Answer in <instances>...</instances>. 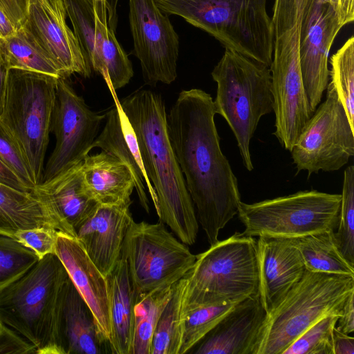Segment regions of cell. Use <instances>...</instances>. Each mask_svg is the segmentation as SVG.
I'll return each instance as SVG.
<instances>
[{"label": "cell", "instance_id": "7bdbcfd3", "mask_svg": "<svg viewBox=\"0 0 354 354\" xmlns=\"http://www.w3.org/2000/svg\"><path fill=\"white\" fill-rule=\"evenodd\" d=\"M333 354H354V338L334 327L332 333Z\"/></svg>", "mask_w": 354, "mask_h": 354}, {"label": "cell", "instance_id": "7a4b0ae2", "mask_svg": "<svg viewBox=\"0 0 354 354\" xmlns=\"http://www.w3.org/2000/svg\"><path fill=\"white\" fill-rule=\"evenodd\" d=\"M119 104L136 134L145 172L156 194L159 220L183 243L194 244L198 222L168 137L162 97L140 89Z\"/></svg>", "mask_w": 354, "mask_h": 354}, {"label": "cell", "instance_id": "4fadbf2b", "mask_svg": "<svg viewBox=\"0 0 354 354\" xmlns=\"http://www.w3.org/2000/svg\"><path fill=\"white\" fill-rule=\"evenodd\" d=\"M129 24L135 55L145 82L170 84L177 77L180 41L169 15L154 0H129Z\"/></svg>", "mask_w": 354, "mask_h": 354}, {"label": "cell", "instance_id": "bcb514c9", "mask_svg": "<svg viewBox=\"0 0 354 354\" xmlns=\"http://www.w3.org/2000/svg\"><path fill=\"white\" fill-rule=\"evenodd\" d=\"M15 31L16 29L13 24L7 15L0 8V38H6L14 34Z\"/></svg>", "mask_w": 354, "mask_h": 354}, {"label": "cell", "instance_id": "8fae6325", "mask_svg": "<svg viewBox=\"0 0 354 354\" xmlns=\"http://www.w3.org/2000/svg\"><path fill=\"white\" fill-rule=\"evenodd\" d=\"M326 91L290 151L297 172L306 171L308 176L339 170L354 155V128L331 82Z\"/></svg>", "mask_w": 354, "mask_h": 354}, {"label": "cell", "instance_id": "5b68a950", "mask_svg": "<svg viewBox=\"0 0 354 354\" xmlns=\"http://www.w3.org/2000/svg\"><path fill=\"white\" fill-rule=\"evenodd\" d=\"M353 292L354 277L306 270L300 281L266 314L254 354H283L319 319L339 316Z\"/></svg>", "mask_w": 354, "mask_h": 354}, {"label": "cell", "instance_id": "f35d334b", "mask_svg": "<svg viewBox=\"0 0 354 354\" xmlns=\"http://www.w3.org/2000/svg\"><path fill=\"white\" fill-rule=\"evenodd\" d=\"M36 354L33 344L5 324L0 322V354Z\"/></svg>", "mask_w": 354, "mask_h": 354}, {"label": "cell", "instance_id": "1f68e13d", "mask_svg": "<svg viewBox=\"0 0 354 354\" xmlns=\"http://www.w3.org/2000/svg\"><path fill=\"white\" fill-rule=\"evenodd\" d=\"M330 77L354 128V37L351 36L330 59Z\"/></svg>", "mask_w": 354, "mask_h": 354}, {"label": "cell", "instance_id": "d6a6232c", "mask_svg": "<svg viewBox=\"0 0 354 354\" xmlns=\"http://www.w3.org/2000/svg\"><path fill=\"white\" fill-rule=\"evenodd\" d=\"M75 37L93 71L97 64V47L93 0H64Z\"/></svg>", "mask_w": 354, "mask_h": 354}, {"label": "cell", "instance_id": "2e32d148", "mask_svg": "<svg viewBox=\"0 0 354 354\" xmlns=\"http://www.w3.org/2000/svg\"><path fill=\"white\" fill-rule=\"evenodd\" d=\"M258 237V295L268 313L300 281L306 268L298 249L290 239Z\"/></svg>", "mask_w": 354, "mask_h": 354}, {"label": "cell", "instance_id": "ac0fdd59", "mask_svg": "<svg viewBox=\"0 0 354 354\" xmlns=\"http://www.w3.org/2000/svg\"><path fill=\"white\" fill-rule=\"evenodd\" d=\"M130 206L98 204L76 230V238L105 277L120 258L127 232L133 221Z\"/></svg>", "mask_w": 354, "mask_h": 354}, {"label": "cell", "instance_id": "8d00e7d4", "mask_svg": "<svg viewBox=\"0 0 354 354\" xmlns=\"http://www.w3.org/2000/svg\"><path fill=\"white\" fill-rule=\"evenodd\" d=\"M0 158L32 190L36 185L28 164L15 138L0 118Z\"/></svg>", "mask_w": 354, "mask_h": 354}, {"label": "cell", "instance_id": "60d3db41", "mask_svg": "<svg viewBox=\"0 0 354 354\" xmlns=\"http://www.w3.org/2000/svg\"><path fill=\"white\" fill-rule=\"evenodd\" d=\"M329 5L336 13L339 22L344 26L354 20V0H319Z\"/></svg>", "mask_w": 354, "mask_h": 354}, {"label": "cell", "instance_id": "d590c367", "mask_svg": "<svg viewBox=\"0 0 354 354\" xmlns=\"http://www.w3.org/2000/svg\"><path fill=\"white\" fill-rule=\"evenodd\" d=\"M339 315H330L308 328L283 354H333L332 333Z\"/></svg>", "mask_w": 354, "mask_h": 354}, {"label": "cell", "instance_id": "484cf974", "mask_svg": "<svg viewBox=\"0 0 354 354\" xmlns=\"http://www.w3.org/2000/svg\"><path fill=\"white\" fill-rule=\"evenodd\" d=\"M97 47L95 69L114 91L125 86L133 75L132 64L109 22L106 0H93Z\"/></svg>", "mask_w": 354, "mask_h": 354}, {"label": "cell", "instance_id": "f6af8a7d", "mask_svg": "<svg viewBox=\"0 0 354 354\" xmlns=\"http://www.w3.org/2000/svg\"><path fill=\"white\" fill-rule=\"evenodd\" d=\"M8 70L9 67L0 45V116L3 111Z\"/></svg>", "mask_w": 354, "mask_h": 354}, {"label": "cell", "instance_id": "4316f807", "mask_svg": "<svg viewBox=\"0 0 354 354\" xmlns=\"http://www.w3.org/2000/svg\"><path fill=\"white\" fill-rule=\"evenodd\" d=\"M335 231H326L290 239L298 249L306 270L354 277V266L338 249Z\"/></svg>", "mask_w": 354, "mask_h": 354}, {"label": "cell", "instance_id": "277c9868", "mask_svg": "<svg viewBox=\"0 0 354 354\" xmlns=\"http://www.w3.org/2000/svg\"><path fill=\"white\" fill-rule=\"evenodd\" d=\"M154 1L162 12L205 31L225 50L270 66L274 35L268 0Z\"/></svg>", "mask_w": 354, "mask_h": 354}, {"label": "cell", "instance_id": "f546056e", "mask_svg": "<svg viewBox=\"0 0 354 354\" xmlns=\"http://www.w3.org/2000/svg\"><path fill=\"white\" fill-rule=\"evenodd\" d=\"M236 304H198L185 301L184 298L179 354L188 353L194 348Z\"/></svg>", "mask_w": 354, "mask_h": 354}, {"label": "cell", "instance_id": "4dcf8cb0", "mask_svg": "<svg viewBox=\"0 0 354 354\" xmlns=\"http://www.w3.org/2000/svg\"><path fill=\"white\" fill-rule=\"evenodd\" d=\"M0 45L9 68L28 70L61 77L55 64L22 28L6 38H0Z\"/></svg>", "mask_w": 354, "mask_h": 354}, {"label": "cell", "instance_id": "f1b7e54d", "mask_svg": "<svg viewBox=\"0 0 354 354\" xmlns=\"http://www.w3.org/2000/svg\"><path fill=\"white\" fill-rule=\"evenodd\" d=\"M187 286L185 275L174 283L171 295L156 325L150 354H179L183 334V305Z\"/></svg>", "mask_w": 354, "mask_h": 354}, {"label": "cell", "instance_id": "e575fe53", "mask_svg": "<svg viewBox=\"0 0 354 354\" xmlns=\"http://www.w3.org/2000/svg\"><path fill=\"white\" fill-rule=\"evenodd\" d=\"M335 240L343 257L354 266V167L344 172L341 205Z\"/></svg>", "mask_w": 354, "mask_h": 354}, {"label": "cell", "instance_id": "83f0119b", "mask_svg": "<svg viewBox=\"0 0 354 354\" xmlns=\"http://www.w3.org/2000/svg\"><path fill=\"white\" fill-rule=\"evenodd\" d=\"M174 285L147 294H135L133 336L130 354L151 353L153 333L171 295Z\"/></svg>", "mask_w": 354, "mask_h": 354}, {"label": "cell", "instance_id": "8992f818", "mask_svg": "<svg viewBox=\"0 0 354 354\" xmlns=\"http://www.w3.org/2000/svg\"><path fill=\"white\" fill-rule=\"evenodd\" d=\"M211 75L217 84L215 112L228 124L243 164L252 171L250 140L261 118L273 111L270 66L225 50Z\"/></svg>", "mask_w": 354, "mask_h": 354}, {"label": "cell", "instance_id": "74e56055", "mask_svg": "<svg viewBox=\"0 0 354 354\" xmlns=\"http://www.w3.org/2000/svg\"><path fill=\"white\" fill-rule=\"evenodd\" d=\"M57 233L53 227L42 226L19 230L13 234V238L41 259L48 254H55Z\"/></svg>", "mask_w": 354, "mask_h": 354}, {"label": "cell", "instance_id": "ffe728a7", "mask_svg": "<svg viewBox=\"0 0 354 354\" xmlns=\"http://www.w3.org/2000/svg\"><path fill=\"white\" fill-rule=\"evenodd\" d=\"M105 119V125L94 140L93 149H101L124 162L130 169L140 205L149 212V200L144 186L145 183L157 211L156 194L145 172L136 134L119 102L106 113Z\"/></svg>", "mask_w": 354, "mask_h": 354}, {"label": "cell", "instance_id": "9a60e30c", "mask_svg": "<svg viewBox=\"0 0 354 354\" xmlns=\"http://www.w3.org/2000/svg\"><path fill=\"white\" fill-rule=\"evenodd\" d=\"M272 10L274 58L299 60L305 44L335 35L342 27L333 9L319 0H274Z\"/></svg>", "mask_w": 354, "mask_h": 354}, {"label": "cell", "instance_id": "6da1fadb", "mask_svg": "<svg viewBox=\"0 0 354 354\" xmlns=\"http://www.w3.org/2000/svg\"><path fill=\"white\" fill-rule=\"evenodd\" d=\"M212 96L199 88L182 91L168 114V137L208 243L238 213V180L220 146Z\"/></svg>", "mask_w": 354, "mask_h": 354}, {"label": "cell", "instance_id": "30bf717a", "mask_svg": "<svg viewBox=\"0 0 354 354\" xmlns=\"http://www.w3.org/2000/svg\"><path fill=\"white\" fill-rule=\"evenodd\" d=\"M136 295L174 285L193 267L196 255L169 232L165 224L130 225L122 248Z\"/></svg>", "mask_w": 354, "mask_h": 354}, {"label": "cell", "instance_id": "9c48e42d", "mask_svg": "<svg viewBox=\"0 0 354 354\" xmlns=\"http://www.w3.org/2000/svg\"><path fill=\"white\" fill-rule=\"evenodd\" d=\"M340 205L341 194L311 189L251 204L241 201L237 215L243 235L294 239L335 231Z\"/></svg>", "mask_w": 354, "mask_h": 354}, {"label": "cell", "instance_id": "d6986e66", "mask_svg": "<svg viewBox=\"0 0 354 354\" xmlns=\"http://www.w3.org/2000/svg\"><path fill=\"white\" fill-rule=\"evenodd\" d=\"M259 295L239 303L196 346L195 354H254L266 317Z\"/></svg>", "mask_w": 354, "mask_h": 354}, {"label": "cell", "instance_id": "603a6c76", "mask_svg": "<svg viewBox=\"0 0 354 354\" xmlns=\"http://www.w3.org/2000/svg\"><path fill=\"white\" fill-rule=\"evenodd\" d=\"M50 227L66 234V228L36 187L23 192L0 183V234L13 237L19 230Z\"/></svg>", "mask_w": 354, "mask_h": 354}, {"label": "cell", "instance_id": "5bb4252c", "mask_svg": "<svg viewBox=\"0 0 354 354\" xmlns=\"http://www.w3.org/2000/svg\"><path fill=\"white\" fill-rule=\"evenodd\" d=\"M66 17L64 0H30L21 28L55 64L62 78L75 73L90 77L92 68Z\"/></svg>", "mask_w": 354, "mask_h": 354}, {"label": "cell", "instance_id": "b9f144b4", "mask_svg": "<svg viewBox=\"0 0 354 354\" xmlns=\"http://www.w3.org/2000/svg\"><path fill=\"white\" fill-rule=\"evenodd\" d=\"M354 292L346 299L341 315L339 316L336 328L346 334L354 331Z\"/></svg>", "mask_w": 354, "mask_h": 354}, {"label": "cell", "instance_id": "7dc6e473", "mask_svg": "<svg viewBox=\"0 0 354 354\" xmlns=\"http://www.w3.org/2000/svg\"><path fill=\"white\" fill-rule=\"evenodd\" d=\"M118 2V0H106L109 22L111 27L115 31L118 22V16L116 12Z\"/></svg>", "mask_w": 354, "mask_h": 354}, {"label": "cell", "instance_id": "52a82bcc", "mask_svg": "<svg viewBox=\"0 0 354 354\" xmlns=\"http://www.w3.org/2000/svg\"><path fill=\"white\" fill-rule=\"evenodd\" d=\"M185 301L198 304L238 303L258 295L257 239L236 232L197 255L185 274Z\"/></svg>", "mask_w": 354, "mask_h": 354}, {"label": "cell", "instance_id": "ab89813d", "mask_svg": "<svg viewBox=\"0 0 354 354\" xmlns=\"http://www.w3.org/2000/svg\"><path fill=\"white\" fill-rule=\"evenodd\" d=\"M30 0H0V8L9 18L16 30L24 24Z\"/></svg>", "mask_w": 354, "mask_h": 354}, {"label": "cell", "instance_id": "7c38bea8", "mask_svg": "<svg viewBox=\"0 0 354 354\" xmlns=\"http://www.w3.org/2000/svg\"><path fill=\"white\" fill-rule=\"evenodd\" d=\"M106 114L92 111L66 79L59 77L51 119L55 148L44 169L41 183L46 182L83 162Z\"/></svg>", "mask_w": 354, "mask_h": 354}, {"label": "cell", "instance_id": "836d02e7", "mask_svg": "<svg viewBox=\"0 0 354 354\" xmlns=\"http://www.w3.org/2000/svg\"><path fill=\"white\" fill-rule=\"evenodd\" d=\"M39 257L13 237L0 234V291L34 266Z\"/></svg>", "mask_w": 354, "mask_h": 354}, {"label": "cell", "instance_id": "d4e9b609", "mask_svg": "<svg viewBox=\"0 0 354 354\" xmlns=\"http://www.w3.org/2000/svg\"><path fill=\"white\" fill-rule=\"evenodd\" d=\"M62 334L66 354H101L109 348L101 342L93 315L71 280L64 304Z\"/></svg>", "mask_w": 354, "mask_h": 354}, {"label": "cell", "instance_id": "44dd1931", "mask_svg": "<svg viewBox=\"0 0 354 354\" xmlns=\"http://www.w3.org/2000/svg\"><path fill=\"white\" fill-rule=\"evenodd\" d=\"M81 170L84 192L97 204L131 205L136 184L130 169L124 162L102 151L88 154Z\"/></svg>", "mask_w": 354, "mask_h": 354}, {"label": "cell", "instance_id": "7402d4cb", "mask_svg": "<svg viewBox=\"0 0 354 354\" xmlns=\"http://www.w3.org/2000/svg\"><path fill=\"white\" fill-rule=\"evenodd\" d=\"M82 163L36 186L66 227L68 234L73 237H76V230L98 205L84 192Z\"/></svg>", "mask_w": 354, "mask_h": 354}, {"label": "cell", "instance_id": "ee69618b", "mask_svg": "<svg viewBox=\"0 0 354 354\" xmlns=\"http://www.w3.org/2000/svg\"><path fill=\"white\" fill-rule=\"evenodd\" d=\"M0 183L17 190L31 192L17 174L0 158ZM33 189V190H34Z\"/></svg>", "mask_w": 354, "mask_h": 354}, {"label": "cell", "instance_id": "3957f363", "mask_svg": "<svg viewBox=\"0 0 354 354\" xmlns=\"http://www.w3.org/2000/svg\"><path fill=\"white\" fill-rule=\"evenodd\" d=\"M70 281L55 254L39 259L0 291V322L33 344L36 354H66L62 314Z\"/></svg>", "mask_w": 354, "mask_h": 354}, {"label": "cell", "instance_id": "cb8c5ba5", "mask_svg": "<svg viewBox=\"0 0 354 354\" xmlns=\"http://www.w3.org/2000/svg\"><path fill=\"white\" fill-rule=\"evenodd\" d=\"M106 279L111 326L109 350L113 354H130L133 336L135 292L127 261L122 255Z\"/></svg>", "mask_w": 354, "mask_h": 354}, {"label": "cell", "instance_id": "e0dca14e", "mask_svg": "<svg viewBox=\"0 0 354 354\" xmlns=\"http://www.w3.org/2000/svg\"><path fill=\"white\" fill-rule=\"evenodd\" d=\"M55 254L91 309L101 342L109 348L111 326L106 277L92 262L76 237L58 232Z\"/></svg>", "mask_w": 354, "mask_h": 354}, {"label": "cell", "instance_id": "ba28073f", "mask_svg": "<svg viewBox=\"0 0 354 354\" xmlns=\"http://www.w3.org/2000/svg\"><path fill=\"white\" fill-rule=\"evenodd\" d=\"M58 78L24 69L8 70L0 118L18 143L36 186L42 180Z\"/></svg>", "mask_w": 354, "mask_h": 354}]
</instances>
